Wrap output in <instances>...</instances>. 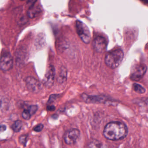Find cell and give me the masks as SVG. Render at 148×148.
<instances>
[{"instance_id":"6da1fadb","label":"cell","mask_w":148,"mask_h":148,"mask_svg":"<svg viewBox=\"0 0 148 148\" xmlns=\"http://www.w3.org/2000/svg\"><path fill=\"white\" fill-rule=\"evenodd\" d=\"M128 129L125 124L120 122H111L105 126L103 135L105 138L112 141H117L125 138Z\"/></svg>"},{"instance_id":"7a4b0ae2","label":"cell","mask_w":148,"mask_h":148,"mask_svg":"<svg viewBox=\"0 0 148 148\" xmlns=\"http://www.w3.org/2000/svg\"><path fill=\"white\" fill-rule=\"evenodd\" d=\"M123 57L124 53L122 50H115L106 54L105 63L111 69L116 68L121 63Z\"/></svg>"},{"instance_id":"3957f363","label":"cell","mask_w":148,"mask_h":148,"mask_svg":"<svg viewBox=\"0 0 148 148\" xmlns=\"http://www.w3.org/2000/svg\"><path fill=\"white\" fill-rule=\"evenodd\" d=\"M76 29L77 34L81 39L84 43L88 44L90 42V32L89 29L85 24L79 20L76 22Z\"/></svg>"},{"instance_id":"277c9868","label":"cell","mask_w":148,"mask_h":148,"mask_svg":"<svg viewBox=\"0 0 148 148\" xmlns=\"http://www.w3.org/2000/svg\"><path fill=\"white\" fill-rule=\"evenodd\" d=\"M13 67V59L9 52H6L0 58V68L4 71H10Z\"/></svg>"},{"instance_id":"5b68a950","label":"cell","mask_w":148,"mask_h":148,"mask_svg":"<svg viewBox=\"0 0 148 148\" xmlns=\"http://www.w3.org/2000/svg\"><path fill=\"white\" fill-rule=\"evenodd\" d=\"M147 67L144 64H139L134 67L131 73L130 79L134 81H138L144 76Z\"/></svg>"},{"instance_id":"8992f818","label":"cell","mask_w":148,"mask_h":148,"mask_svg":"<svg viewBox=\"0 0 148 148\" xmlns=\"http://www.w3.org/2000/svg\"><path fill=\"white\" fill-rule=\"evenodd\" d=\"M80 135L79 130L77 129H71L65 133L64 139L65 143L69 145L75 144Z\"/></svg>"},{"instance_id":"52a82bcc","label":"cell","mask_w":148,"mask_h":148,"mask_svg":"<svg viewBox=\"0 0 148 148\" xmlns=\"http://www.w3.org/2000/svg\"><path fill=\"white\" fill-rule=\"evenodd\" d=\"M26 84L29 91L33 93H38L42 89L41 83L33 77H27L26 79Z\"/></svg>"},{"instance_id":"ba28073f","label":"cell","mask_w":148,"mask_h":148,"mask_svg":"<svg viewBox=\"0 0 148 148\" xmlns=\"http://www.w3.org/2000/svg\"><path fill=\"white\" fill-rule=\"evenodd\" d=\"M55 69L53 66H49L48 68L43 79V84L47 88H51L54 83Z\"/></svg>"},{"instance_id":"9c48e42d","label":"cell","mask_w":148,"mask_h":148,"mask_svg":"<svg viewBox=\"0 0 148 148\" xmlns=\"http://www.w3.org/2000/svg\"><path fill=\"white\" fill-rule=\"evenodd\" d=\"M107 43L106 39L102 36L96 37L93 41V47L95 51L103 53L107 49Z\"/></svg>"},{"instance_id":"30bf717a","label":"cell","mask_w":148,"mask_h":148,"mask_svg":"<svg viewBox=\"0 0 148 148\" xmlns=\"http://www.w3.org/2000/svg\"><path fill=\"white\" fill-rule=\"evenodd\" d=\"M81 97L84 101L87 102L92 103H102L104 102L107 100L106 97L103 96H88L84 94L81 95Z\"/></svg>"},{"instance_id":"8fae6325","label":"cell","mask_w":148,"mask_h":148,"mask_svg":"<svg viewBox=\"0 0 148 148\" xmlns=\"http://www.w3.org/2000/svg\"><path fill=\"white\" fill-rule=\"evenodd\" d=\"M42 11L41 7L38 6L34 5L29 7L27 12L28 17L30 18H34L37 17Z\"/></svg>"},{"instance_id":"7c38bea8","label":"cell","mask_w":148,"mask_h":148,"mask_svg":"<svg viewBox=\"0 0 148 148\" xmlns=\"http://www.w3.org/2000/svg\"><path fill=\"white\" fill-rule=\"evenodd\" d=\"M67 69L65 67H62L61 68L58 77V82L60 83H63L67 80Z\"/></svg>"},{"instance_id":"4fadbf2b","label":"cell","mask_w":148,"mask_h":148,"mask_svg":"<svg viewBox=\"0 0 148 148\" xmlns=\"http://www.w3.org/2000/svg\"><path fill=\"white\" fill-rule=\"evenodd\" d=\"M23 126V123L22 121L19 120L16 121L14 124L12 125L11 128L15 132H19L21 130Z\"/></svg>"},{"instance_id":"5bb4252c","label":"cell","mask_w":148,"mask_h":148,"mask_svg":"<svg viewBox=\"0 0 148 148\" xmlns=\"http://www.w3.org/2000/svg\"><path fill=\"white\" fill-rule=\"evenodd\" d=\"M133 88L135 91L140 94H143L145 92V89L143 87L137 83H135L133 84Z\"/></svg>"},{"instance_id":"9a60e30c","label":"cell","mask_w":148,"mask_h":148,"mask_svg":"<svg viewBox=\"0 0 148 148\" xmlns=\"http://www.w3.org/2000/svg\"><path fill=\"white\" fill-rule=\"evenodd\" d=\"M22 115V116H23V118L26 120H29L31 116H32L28 109H25L23 111Z\"/></svg>"},{"instance_id":"2e32d148","label":"cell","mask_w":148,"mask_h":148,"mask_svg":"<svg viewBox=\"0 0 148 148\" xmlns=\"http://www.w3.org/2000/svg\"><path fill=\"white\" fill-rule=\"evenodd\" d=\"M28 110L31 116L33 115L38 110V106L37 105H31L28 108Z\"/></svg>"},{"instance_id":"e0dca14e","label":"cell","mask_w":148,"mask_h":148,"mask_svg":"<svg viewBox=\"0 0 148 148\" xmlns=\"http://www.w3.org/2000/svg\"><path fill=\"white\" fill-rule=\"evenodd\" d=\"M89 147H102V145L98 141L94 140V141H92L90 142V143L89 145Z\"/></svg>"},{"instance_id":"ac0fdd59","label":"cell","mask_w":148,"mask_h":148,"mask_svg":"<svg viewBox=\"0 0 148 148\" xmlns=\"http://www.w3.org/2000/svg\"><path fill=\"white\" fill-rule=\"evenodd\" d=\"M43 127H44V126H43V124H39L35 126L34 128L33 129V130L35 131V132H41L42 130L43 129Z\"/></svg>"},{"instance_id":"d6986e66","label":"cell","mask_w":148,"mask_h":148,"mask_svg":"<svg viewBox=\"0 0 148 148\" xmlns=\"http://www.w3.org/2000/svg\"><path fill=\"white\" fill-rule=\"evenodd\" d=\"M57 95H51L48 99V104H50L52 103L53 102L56 100V99L57 98Z\"/></svg>"},{"instance_id":"ffe728a7","label":"cell","mask_w":148,"mask_h":148,"mask_svg":"<svg viewBox=\"0 0 148 148\" xmlns=\"http://www.w3.org/2000/svg\"><path fill=\"white\" fill-rule=\"evenodd\" d=\"M27 135H22L20 138V141L21 144L23 145H26L27 143Z\"/></svg>"},{"instance_id":"44dd1931","label":"cell","mask_w":148,"mask_h":148,"mask_svg":"<svg viewBox=\"0 0 148 148\" xmlns=\"http://www.w3.org/2000/svg\"><path fill=\"white\" fill-rule=\"evenodd\" d=\"M37 0H28L27 4L29 7L35 5V3L37 2Z\"/></svg>"},{"instance_id":"7402d4cb","label":"cell","mask_w":148,"mask_h":148,"mask_svg":"<svg viewBox=\"0 0 148 148\" xmlns=\"http://www.w3.org/2000/svg\"><path fill=\"white\" fill-rule=\"evenodd\" d=\"M6 129V126L4 125H0V133L5 131Z\"/></svg>"},{"instance_id":"603a6c76","label":"cell","mask_w":148,"mask_h":148,"mask_svg":"<svg viewBox=\"0 0 148 148\" xmlns=\"http://www.w3.org/2000/svg\"><path fill=\"white\" fill-rule=\"evenodd\" d=\"M47 109L48 110L53 111L55 110V107L53 105L48 106L47 107Z\"/></svg>"},{"instance_id":"cb8c5ba5","label":"cell","mask_w":148,"mask_h":148,"mask_svg":"<svg viewBox=\"0 0 148 148\" xmlns=\"http://www.w3.org/2000/svg\"><path fill=\"white\" fill-rule=\"evenodd\" d=\"M140 1L144 2V3H146V4H148V0H140Z\"/></svg>"},{"instance_id":"d4e9b609","label":"cell","mask_w":148,"mask_h":148,"mask_svg":"<svg viewBox=\"0 0 148 148\" xmlns=\"http://www.w3.org/2000/svg\"><path fill=\"white\" fill-rule=\"evenodd\" d=\"M20 1H24V0H20Z\"/></svg>"}]
</instances>
